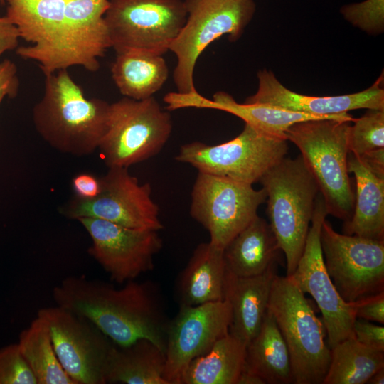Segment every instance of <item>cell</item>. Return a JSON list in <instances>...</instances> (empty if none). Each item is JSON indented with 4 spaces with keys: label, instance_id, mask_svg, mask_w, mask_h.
I'll list each match as a JSON object with an SVG mask.
<instances>
[{
    "label": "cell",
    "instance_id": "20",
    "mask_svg": "<svg viewBox=\"0 0 384 384\" xmlns=\"http://www.w3.org/2000/svg\"><path fill=\"white\" fill-rule=\"evenodd\" d=\"M68 0H5L6 16L18 30L20 38L32 43L20 46L16 54L37 61L41 69L58 43Z\"/></svg>",
    "mask_w": 384,
    "mask_h": 384
},
{
    "label": "cell",
    "instance_id": "28",
    "mask_svg": "<svg viewBox=\"0 0 384 384\" xmlns=\"http://www.w3.org/2000/svg\"><path fill=\"white\" fill-rule=\"evenodd\" d=\"M245 354L246 345L228 333L207 353L190 362L180 384H236Z\"/></svg>",
    "mask_w": 384,
    "mask_h": 384
},
{
    "label": "cell",
    "instance_id": "8",
    "mask_svg": "<svg viewBox=\"0 0 384 384\" xmlns=\"http://www.w3.org/2000/svg\"><path fill=\"white\" fill-rule=\"evenodd\" d=\"M104 15L116 53L163 55L187 18L183 0H109Z\"/></svg>",
    "mask_w": 384,
    "mask_h": 384
},
{
    "label": "cell",
    "instance_id": "16",
    "mask_svg": "<svg viewBox=\"0 0 384 384\" xmlns=\"http://www.w3.org/2000/svg\"><path fill=\"white\" fill-rule=\"evenodd\" d=\"M230 322L231 310L226 299L180 306L166 329L164 376L169 384H180L190 362L228 334Z\"/></svg>",
    "mask_w": 384,
    "mask_h": 384
},
{
    "label": "cell",
    "instance_id": "10",
    "mask_svg": "<svg viewBox=\"0 0 384 384\" xmlns=\"http://www.w3.org/2000/svg\"><path fill=\"white\" fill-rule=\"evenodd\" d=\"M263 188L233 179L198 172L191 193L190 215L209 233V242L223 250L258 215L265 202Z\"/></svg>",
    "mask_w": 384,
    "mask_h": 384
},
{
    "label": "cell",
    "instance_id": "4",
    "mask_svg": "<svg viewBox=\"0 0 384 384\" xmlns=\"http://www.w3.org/2000/svg\"><path fill=\"white\" fill-rule=\"evenodd\" d=\"M259 182L267 196L269 224L286 258V276H290L304 250L319 187L301 155L284 157Z\"/></svg>",
    "mask_w": 384,
    "mask_h": 384
},
{
    "label": "cell",
    "instance_id": "30",
    "mask_svg": "<svg viewBox=\"0 0 384 384\" xmlns=\"http://www.w3.org/2000/svg\"><path fill=\"white\" fill-rule=\"evenodd\" d=\"M17 343L38 384H75L63 368L42 318L37 316L20 333Z\"/></svg>",
    "mask_w": 384,
    "mask_h": 384
},
{
    "label": "cell",
    "instance_id": "18",
    "mask_svg": "<svg viewBox=\"0 0 384 384\" xmlns=\"http://www.w3.org/2000/svg\"><path fill=\"white\" fill-rule=\"evenodd\" d=\"M258 89L246 98L245 103L265 104L287 110L315 116L329 117L357 109L384 110V89L380 76L368 88L352 94L337 96H309L284 87L271 70L257 74Z\"/></svg>",
    "mask_w": 384,
    "mask_h": 384
},
{
    "label": "cell",
    "instance_id": "27",
    "mask_svg": "<svg viewBox=\"0 0 384 384\" xmlns=\"http://www.w3.org/2000/svg\"><path fill=\"white\" fill-rule=\"evenodd\" d=\"M111 73L122 95L142 100L161 89L169 77V68L162 55L127 51L117 54Z\"/></svg>",
    "mask_w": 384,
    "mask_h": 384
},
{
    "label": "cell",
    "instance_id": "36",
    "mask_svg": "<svg viewBox=\"0 0 384 384\" xmlns=\"http://www.w3.org/2000/svg\"><path fill=\"white\" fill-rule=\"evenodd\" d=\"M18 88L16 65L11 60L6 59L0 63V105L6 97H15Z\"/></svg>",
    "mask_w": 384,
    "mask_h": 384
},
{
    "label": "cell",
    "instance_id": "24",
    "mask_svg": "<svg viewBox=\"0 0 384 384\" xmlns=\"http://www.w3.org/2000/svg\"><path fill=\"white\" fill-rule=\"evenodd\" d=\"M281 251L269 224L257 215L224 247L226 270L238 277H252L278 263Z\"/></svg>",
    "mask_w": 384,
    "mask_h": 384
},
{
    "label": "cell",
    "instance_id": "31",
    "mask_svg": "<svg viewBox=\"0 0 384 384\" xmlns=\"http://www.w3.org/2000/svg\"><path fill=\"white\" fill-rule=\"evenodd\" d=\"M348 130V151L360 156L384 148V110L368 109L361 117L354 118Z\"/></svg>",
    "mask_w": 384,
    "mask_h": 384
},
{
    "label": "cell",
    "instance_id": "1",
    "mask_svg": "<svg viewBox=\"0 0 384 384\" xmlns=\"http://www.w3.org/2000/svg\"><path fill=\"white\" fill-rule=\"evenodd\" d=\"M53 298L57 306L89 319L117 346L145 338L165 352L169 321L159 291L151 282L132 280L116 288L70 276L53 288Z\"/></svg>",
    "mask_w": 384,
    "mask_h": 384
},
{
    "label": "cell",
    "instance_id": "5",
    "mask_svg": "<svg viewBox=\"0 0 384 384\" xmlns=\"http://www.w3.org/2000/svg\"><path fill=\"white\" fill-rule=\"evenodd\" d=\"M267 309L286 342L294 384H322L331 361L326 331L309 300L287 276L276 275Z\"/></svg>",
    "mask_w": 384,
    "mask_h": 384
},
{
    "label": "cell",
    "instance_id": "25",
    "mask_svg": "<svg viewBox=\"0 0 384 384\" xmlns=\"http://www.w3.org/2000/svg\"><path fill=\"white\" fill-rule=\"evenodd\" d=\"M243 370L257 374L265 384L294 383L286 342L268 309L259 331L246 346Z\"/></svg>",
    "mask_w": 384,
    "mask_h": 384
},
{
    "label": "cell",
    "instance_id": "6",
    "mask_svg": "<svg viewBox=\"0 0 384 384\" xmlns=\"http://www.w3.org/2000/svg\"><path fill=\"white\" fill-rule=\"evenodd\" d=\"M186 21L169 47L176 57L173 79L177 92H198L193 80L196 62L214 41L228 35L238 41L256 11L253 0H183Z\"/></svg>",
    "mask_w": 384,
    "mask_h": 384
},
{
    "label": "cell",
    "instance_id": "9",
    "mask_svg": "<svg viewBox=\"0 0 384 384\" xmlns=\"http://www.w3.org/2000/svg\"><path fill=\"white\" fill-rule=\"evenodd\" d=\"M287 140L267 136L245 124L234 139L217 145L196 141L180 146L175 160L198 172L252 185L285 157Z\"/></svg>",
    "mask_w": 384,
    "mask_h": 384
},
{
    "label": "cell",
    "instance_id": "13",
    "mask_svg": "<svg viewBox=\"0 0 384 384\" xmlns=\"http://www.w3.org/2000/svg\"><path fill=\"white\" fill-rule=\"evenodd\" d=\"M56 356L75 384H105L110 353L116 345L87 318L59 306L43 307Z\"/></svg>",
    "mask_w": 384,
    "mask_h": 384
},
{
    "label": "cell",
    "instance_id": "3",
    "mask_svg": "<svg viewBox=\"0 0 384 384\" xmlns=\"http://www.w3.org/2000/svg\"><path fill=\"white\" fill-rule=\"evenodd\" d=\"M351 122L343 119H311L295 123L285 132L287 140L299 149L319 187L327 214L344 223L351 220L355 204L347 166Z\"/></svg>",
    "mask_w": 384,
    "mask_h": 384
},
{
    "label": "cell",
    "instance_id": "23",
    "mask_svg": "<svg viewBox=\"0 0 384 384\" xmlns=\"http://www.w3.org/2000/svg\"><path fill=\"white\" fill-rule=\"evenodd\" d=\"M348 171L356 178L355 204L351 220L343 225L347 235L384 240V178L370 171L361 157L348 151Z\"/></svg>",
    "mask_w": 384,
    "mask_h": 384
},
{
    "label": "cell",
    "instance_id": "37",
    "mask_svg": "<svg viewBox=\"0 0 384 384\" xmlns=\"http://www.w3.org/2000/svg\"><path fill=\"white\" fill-rule=\"evenodd\" d=\"M72 185L75 195L82 198H93L100 191L99 178L90 174L82 173L76 175L72 181Z\"/></svg>",
    "mask_w": 384,
    "mask_h": 384
},
{
    "label": "cell",
    "instance_id": "12",
    "mask_svg": "<svg viewBox=\"0 0 384 384\" xmlns=\"http://www.w3.org/2000/svg\"><path fill=\"white\" fill-rule=\"evenodd\" d=\"M100 191L93 198L73 196L62 208L65 217H90L130 228L159 231L164 225L149 183H139L125 167H110L99 178Z\"/></svg>",
    "mask_w": 384,
    "mask_h": 384
},
{
    "label": "cell",
    "instance_id": "32",
    "mask_svg": "<svg viewBox=\"0 0 384 384\" xmlns=\"http://www.w3.org/2000/svg\"><path fill=\"white\" fill-rule=\"evenodd\" d=\"M346 21L369 35L384 31V0H365L348 4L340 9Z\"/></svg>",
    "mask_w": 384,
    "mask_h": 384
},
{
    "label": "cell",
    "instance_id": "15",
    "mask_svg": "<svg viewBox=\"0 0 384 384\" xmlns=\"http://www.w3.org/2000/svg\"><path fill=\"white\" fill-rule=\"evenodd\" d=\"M78 220L90 237L88 253L119 284L135 280L154 267L163 247L159 231L136 229L90 217Z\"/></svg>",
    "mask_w": 384,
    "mask_h": 384
},
{
    "label": "cell",
    "instance_id": "17",
    "mask_svg": "<svg viewBox=\"0 0 384 384\" xmlns=\"http://www.w3.org/2000/svg\"><path fill=\"white\" fill-rule=\"evenodd\" d=\"M109 4V0H68L58 43L41 69L45 75L77 65L90 72L99 70V58L111 48L104 18Z\"/></svg>",
    "mask_w": 384,
    "mask_h": 384
},
{
    "label": "cell",
    "instance_id": "14",
    "mask_svg": "<svg viewBox=\"0 0 384 384\" xmlns=\"http://www.w3.org/2000/svg\"><path fill=\"white\" fill-rule=\"evenodd\" d=\"M327 212L319 193L302 254L296 269L289 277L304 293L310 294L322 314L330 348L353 336V302H345L336 289L324 264L320 233Z\"/></svg>",
    "mask_w": 384,
    "mask_h": 384
},
{
    "label": "cell",
    "instance_id": "35",
    "mask_svg": "<svg viewBox=\"0 0 384 384\" xmlns=\"http://www.w3.org/2000/svg\"><path fill=\"white\" fill-rule=\"evenodd\" d=\"M358 319L384 324V292L353 302Z\"/></svg>",
    "mask_w": 384,
    "mask_h": 384
},
{
    "label": "cell",
    "instance_id": "22",
    "mask_svg": "<svg viewBox=\"0 0 384 384\" xmlns=\"http://www.w3.org/2000/svg\"><path fill=\"white\" fill-rule=\"evenodd\" d=\"M225 275L223 250L209 241L199 244L176 282L180 306L223 300Z\"/></svg>",
    "mask_w": 384,
    "mask_h": 384
},
{
    "label": "cell",
    "instance_id": "39",
    "mask_svg": "<svg viewBox=\"0 0 384 384\" xmlns=\"http://www.w3.org/2000/svg\"><path fill=\"white\" fill-rule=\"evenodd\" d=\"M359 156L370 171L384 178V148L370 151Z\"/></svg>",
    "mask_w": 384,
    "mask_h": 384
},
{
    "label": "cell",
    "instance_id": "26",
    "mask_svg": "<svg viewBox=\"0 0 384 384\" xmlns=\"http://www.w3.org/2000/svg\"><path fill=\"white\" fill-rule=\"evenodd\" d=\"M165 352L142 338L112 348L105 373L106 383L169 384L164 378Z\"/></svg>",
    "mask_w": 384,
    "mask_h": 384
},
{
    "label": "cell",
    "instance_id": "21",
    "mask_svg": "<svg viewBox=\"0 0 384 384\" xmlns=\"http://www.w3.org/2000/svg\"><path fill=\"white\" fill-rule=\"evenodd\" d=\"M277 271V263L252 277H238L226 270L224 299L231 310L229 334L246 346L262 325Z\"/></svg>",
    "mask_w": 384,
    "mask_h": 384
},
{
    "label": "cell",
    "instance_id": "7",
    "mask_svg": "<svg viewBox=\"0 0 384 384\" xmlns=\"http://www.w3.org/2000/svg\"><path fill=\"white\" fill-rule=\"evenodd\" d=\"M172 132V119L156 100L124 97L110 104L106 132L98 146L108 167H125L157 155Z\"/></svg>",
    "mask_w": 384,
    "mask_h": 384
},
{
    "label": "cell",
    "instance_id": "34",
    "mask_svg": "<svg viewBox=\"0 0 384 384\" xmlns=\"http://www.w3.org/2000/svg\"><path fill=\"white\" fill-rule=\"evenodd\" d=\"M354 338L362 345L384 352V327L356 318L353 325Z\"/></svg>",
    "mask_w": 384,
    "mask_h": 384
},
{
    "label": "cell",
    "instance_id": "2",
    "mask_svg": "<svg viewBox=\"0 0 384 384\" xmlns=\"http://www.w3.org/2000/svg\"><path fill=\"white\" fill-rule=\"evenodd\" d=\"M110 104L87 98L68 69L45 75L44 92L32 119L41 138L55 150L75 156L98 149L108 123Z\"/></svg>",
    "mask_w": 384,
    "mask_h": 384
},
{
    "label": "cell",
    "instance_id": "19",
    "mask_svg": "<svg viewBox=\"0 0 384 384\" xmlns=\"http://www.w3.org/2000/svg\"><path fill=\"white\" fill-rule=\"evenodd\" d=\"M164 100L166 109L172 111L181 108L195 107L213 109L232 114L255 130L267 136L286 139L287 129L295 123L319 119H343L350 121L353 117L348 112L329 117L315 116L287 110L279 107L258 103H239L230 94L219 91L209 100L198 92L191 94L169 92Z\"/></svg>",
    "mask_w": 384,
    "mask_h": 384
},
{
    "label": "cell",
    "instance_id": "38",
    "mask_svg": "<svg viewBox=\"0 0 384 384\" xmlns=\"http://www.w3.org/2000/svg\"><path fill=\"white\" fill-rule=\"evenodd\" d=\"M20 34L6 16L0 17V57L7 50L16 49Z\"/></svg>",
    "mask_w": 384,
    "mask_h": 384
},
{
    "label": "cell",
    "instance_id": "40",
    "mask_svg": "<svg viewBox=\"0 0 384 384\" xmlns=\"http://www.w3.org/2000/svg\"><path fill=\"white\" fill-rule=\"evenodd\" d=\"M236 384H265V381L257 374L242 370Z\"/></svg>",
    "mask_w": 384,
    "mask_h": 384
},
{
    "label": "cell",
    "instance_id": "29",
    "mask_svg": "<svg viewBox=\"0 0 384 384\" xmlns=\"http://www.w3.org/2000/svg\"><path fill=\"white\" fill-rule=\"evenodd\" d=\"M384 368V352L368 348L354 336L331 348V361L322 384H365Z\"/></svg>",
    "mask_w": 384,
    "mask_h": 384
},
{
    "label": "cell",
    "instance_id": "33",
    "mask_svg": "<svg viewBox=\"0 0 384 384\" xmlns=\"http://www.w3.org/2000/svg\"><path fill=\"white\" fill-rule=\"evenodd\" d=\"M0 384H38L17 343L0 348Z\"/></svg>",
    "mask_w": 384,
    "mask_h": 384
},
{
    "label": "cell",
    "instance_id": "41",
    "mask_svg": "<svg viewBox=\"0 0 384 384\" xmlns=\"http://www.w3.org/2000/svg\"><path fill=\"white\" fill-rule=\"evenodd\" d=\"M368 384H383L384 383V368L376 371L368 380Z\"/></svg>",
    "mask_w": 384,
    "mask_h": 384
},
{
    "label": "cell",
    "instance_id": "42",
    "mask_svg": "<svg viewBox=\"0 0 384 384\" xmlns=\"http://www.w3.org/2000/svg\"><path fill=\"white\" fill-rule=\"evenodd\" d=\"M0 3L3 5L5 4V0H0Z\"/></svg>",
    "mask_w": 384,
    "mask_h": 384
},
{
    "label": "cell",
    "instance_id": "11",
    "mask_svg": "<svg viewBox=\"0 0 384 384\" xmlns=\"http://www.w3.org/2000/svg\"><path fill=\"white\" fill-rule=\"evenodd\" d=\"M320 241L327 272L345 302L384 292V240L338 233L325 219Z\"/></svg>",
    "mask_w": 384,
    "mask_h": 384
}]
</instances>
